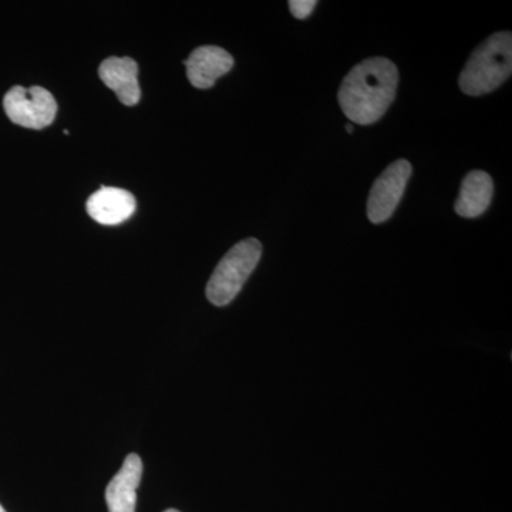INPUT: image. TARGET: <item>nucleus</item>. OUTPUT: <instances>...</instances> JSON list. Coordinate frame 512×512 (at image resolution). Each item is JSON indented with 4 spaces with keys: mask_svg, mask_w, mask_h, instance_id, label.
Masks as SVG:
<instances>
[{
    "mask_svg": "<svg viewBox=\"0 0 512 512\" xmlns=\"http://www.w3.org/2000/svg\"><path fill=\"white\" fill-rule=\"evenodd\" d=\"M399 72L384 57L356 64L340 84L338 99L352 123L369 126L382 119L396 97Z\"/></svg>",
    "mask_w": 512,
    "mask_h": 512,
    "instance_id": "obj_1",
    "label": "nucleus"
},
{
    "mask_svg": "<svg viewBox=\"0 0 512 512\" xmlns=\"http://www.w3.org/2000/svg\"><path fill=\"white\" fill-rule=\"evenodd\" d=\"M494 183L490 174L471 171L461 184L454 210L463 218H477L483 215L493 200Z\"/></svg>",
    "mask_w": 512,
    "mask_h": 512,
    "instance_id": "obj_10",
    "label": "nucleus"
},
{
    "mask_svg": "<svg viewBox=\"0 0 512 512\" xmlns=\"http://www.w3.org/2000/svg\"><path fill=\"white\" fill-rule=\"evenodd\" d=\"M164 512H180L178 510H174V508H170V510L164 511Z\"/></svg>",
    "mask_w": 512,
    "mask_h": 512,
    "instance_id": "obj_13",
    "label": "nucleus"
},
{
    "mask_svg": "<svg viewBox=\"0 0 512 512\" xmlns=\"http://www.w3.org/2000/svg\"><path fill=\"white\" fill-rule=\"evenodd\" d=\"M101 82L117 94L124 106H136L141 99L138 64L131 57H109L100 64Z\"/></svg>",
    "mask_w": 512,
    "mask_h": 512,
    "instance_id": "obj_7",
    "label": "nucleus"
},
{
    "mask_svg": "<svg viewBox=\"0 0 512 512\" xmlns=\"http://www.w3.org/2000/svg\"><path fill=\"white\" fill-rule=\"evenodd\" d=\"M143 476V461L137 454L124 460L119 473L107 485L106 503L109 512H136L137 488Z\"/></svg>",
    "mask_w": 512,
    "mask_h": 512,
    "instance_id": "obj_8",
    "label": "nucleus"
},
{
    "mask_svg": "<svg viewBox=\"0 0 512 512\" xmlns=\"http://www.w3.org/2000/svg\"><path fill=\"white\" fill-rule=\"evenodd\" d=\"M6 116L12 123L30 130H43L55 120L57 103L53 94L43 87L15 86L3 99Z\"/></svg>",
    "mask_w": 512,
    "mask_h": 512,
    "instance_id": "obj_4",
    "label": "nucleus"
},
{
    "mask_svg": "<svg viewBox=\"0 0 512 512\" xmlns=\"http://www.w3.org/2000/svg\"><path fill=\"white\" fill-rule=\"evenodd\" d=\"M261 255V242L255 238L245 239L229 249L208 281V301L215 306H227L234 301L255 271Z\"/></svg>",
    "mask_w": 512,
    "mask_h": 512,
    "instance_id": "obj_3",
    "label": "nucleus"
},
{
    "mask_svg": "<svg viewBox=\"0 0 512 512\" xmlns=\"http://www.w3.org/2000/svg\"><path fill=\"white\" fill-rule=\"evenodd\" d=\"M184 64L192 86L207 90L234 67V57L221 47L202 46L195 49Z\"/></svg>",
    "mask_w": 512,
    "mask_h": 512,
    "instance_id": "obj_6",
    "label": "nucleus"
},
{
    "mask_svg": "<svg viewBox=\"0 0 512 512\" xmlns=\"http://www.w3.org/2000/svg\"><path fill=\"white\" fill-rule=\"evenodd\" d=\"M315 0H292L289 10L296 19H306L315 10Z\"/></svg>",
    "mask_w": 512,
    "mask_h": 512,
    "instance_id": "obj_11",
    "label": "nucleus"
},
{
    "mask_svg": "<svg viewBox=\"0 0 512 512\" xmlns=\"http://www.w3.org/2000/svg\"><path fill=\"white\" fill-rule=\"evenodd\" d=\"M134 195L121 188L101 187L90 195L86 208L90 217L101 225H119L136 211Z\"/></svg>",
    "mask_w": 512,
    "mask_h": 512,
    "instance_id": "obj_9",
    "label": "nucleus"
},
{
    "mask_svg": "<svg viewBox=\"0 0 512 512\" xmlns=\"http://www.w3.org/2000/svg\"><path fill=\"white\" fill-rule=\"evenodd\" d=\"M512 72V35L500 32L488 37L474 50L460 74L458 84L468 96L493 92Z\"/></svg>",
    "mask_w": 512,
    "mask_h": 512,
    "instance_id": "obj_2",
    "label": "nucleus"
},
{
    "mask_svg": "<svg viewBox=\"0 0 512 512\" xmlns=\"http://www.w3.org/2000/svg\"><path fill=\"white\" fill-rule=\"evenodd\" d=\"M346 131H348L349 134L353 133V124H346Z\"/></svg>",
    "mask_w": 512,
    "mask_h": 512,
    "instance_id": "obj_12",
    "label": "nucleus"
},
{
    "mask_svg": "<svg viewBox=\"0 0 512 512\" xmlns=\"http://www.w3.org/2000/svg\"><path fill=\"white\" fill-rule=\"evenodd\" d=\"M0 512H6L5 508H3L2 505H0Z\"/></svg>",
    "mask_w": 512,
    "mask_h": 512,
    "instance_id": "obj_14",
    "label": "nucleus"
},
{
    "mask_svg": "<svg viewBox=\"0 0 512 512\" xmlns=\"http://www.w3.org/2000/svg\"><path fill=\"white\" fill-rule=\"evenodd\" d=\"M410 175L412 164L407 160H397L377 177L367 200V218L370 222L382 224L392 217L406 191Z\"/></svg>",
    "mask_w": 512,
    "mask_h": 512,
    "instance_id": "obj_5",
    "label": "nucleus"
}]
</instances>
